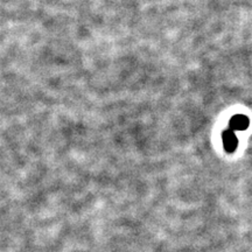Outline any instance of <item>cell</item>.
<instances>
[{"mask_svg":"<svg viewBox=\"0 0 252 252\" xmlns=\"http://www.w3.org/2000/svg\"><path fill=\"white\" fill-rule=\"evenodd\" d=\"M222 137H223L224 149L227 150V152H229V153L235 152L236 149H237V145H238L237 137H236L235 132H233L231 128H229V130H226L223 132Z\"/></svg>","mask_w":252,"mask_h":252,"instance_id":"cell-1","label":"cell"},{"mask_svg":"<svg viewBox=\"0 0 252 252\" xmlns=\"http://www.w3.org/2000/svg\"><path fill=\"white\" fill-rule=\"evenodd\" d=\"M250 124V119L244 115H236L233 116L230 121V128L232 131H244L249 127Z\"/></svg>","mask_w":252,"mask_h":252,"instance_id":"cell-2","label":"cell"}]
</instances>
